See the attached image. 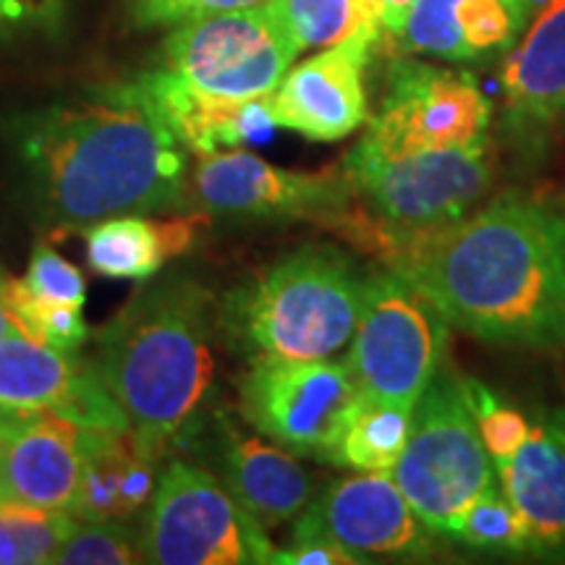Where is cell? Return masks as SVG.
<instances>
[{
    "label": "cell",
    "mask_w": 565,
    "mask_h": 565,
    "mask_svg": "<svg viewBox=\"0 0 565 565\" xmlns=\"http://www.w3.org/2000/svg\"><path fill=\"white\" fill-rule=\"evenodd\" d=\"M13 141L30 202L55 236L183 204L186 147L141 79L21 116Z\"/></svg>",
    "instance_id": "6da1fadb"
},
{
    "label": "cell",
    "mask_w": 565,
    "mask_h": 565,
    "mask_svg": "<svg viewBox=\"0 0 565 565\" xmlns=\"http://www.w3.org/2000/svg\"><path fill=\"white\" fill-rule=\"evenodd\" d=\"M448 324L487 343H565V215L555 204L505 194L387 254Z\"/></svg>",
    "instance_id": "7a4b0ae2"
},
{
    "label": "cell",
    "mask_w": 565,
    "mask_h": 565,
    "mask_svg": "<svg viewBox=\"0 0 565 565\" xmlns=\"http://www.w3.org/2000/svg\"><path fill=\"white\" fill-rule=\"evenodd\" d=\"M299 53L275 3L212 13L173 26L160 66L141 82L181 145L202 158L270 129L265 100Z\"/></svg>",
    "instance_id": "3957f363"
},
{
    "label": "cell",
    "mask_w": 565,
    "mask_h": 565,
    "mask_svg": "<svg viewBox=\"0 0 565 565\" xmlns=\"http://www.w3.org/2000/svg\"><path fill=\"white\" fill-rule=\"evenodd\" d=\"M95 343L97 370L134 437L162 461L186 440L215 383L207 288L181 273L147 278Z\"/></svg>",
    "instance_id": "277c9868"
},
{
    "label": "cell",
    "mask_w": 565,
    "mask_h": 565,
    "mask_svg": "<svg viewBox=\"0 0 565 565\" xmlns=\"http://www.w3.org/2000/svg\"><path fill=\"white\" fill-rule=\"evenodd\" d=\"M362 294L341 252L303 246L238 286L221 320L252 359H333L351 343Z\"/></svg>",
    "instance_id": "5b68a950"
},
{
    "label": "cell",
    "mask_w": 565,
    "mask_h": 565,
    "mask_svg": "<svg viewBox=\"0 0 565 565\" xmlns=\"http://www.w3.org/2000/svg\"><path fill=\"white\" fill-rule=\"evenodd\" d=\"M341 168L353 194L364 196L385 223L391 252L408 236L456 223L492 183L487 141L401 154L380 152L359 141Z\"/></svg>",
    "instance_id": "8992f818"
},
{
    "label": "cell",
    "mask_w": 565,
    "mask_h": 565,
    "mask_svg": "<svg viewBox=\"0 0 565 565\" xmlns=\"http://www.w3.org/2000/svg\"><path fill=\"white\" fill-rule=\"evenodd\" d=\"M141 557L154 565L270 563L267 529L202 466L171 458L139 526Z\"/></svg>",
    "instance_id": "52a82bcc"
},
{
    "label": "cell",
    "mask_w": 565,
    "mask_h": 565,
    "mask_svg": "<svg viewBox=\"0 0 565 565\" xmlns=\"http://www.w3.org/2000/svg\"><path fill=\"white\" fill-rule=\"evenodd\" d=\"M448 320L395 270L364 280L362 312L345 364L366 398L414 412L437 377Z\"/></svg>",
    "instance_id": "ba28073f"
},
{
    "label": "cell",
    "mask_w": 565,
    "mask_h": 565,
    "mask_svg": "<svg viewBox=\"0 0 565 565\" xmlns=\"http://www.w3.org/2000/svg\"><path fill=\"white\" fill-rule=\"evenodd\" d=\"M391 477L424 524L448 536L471 500L492 484V461L461 380L435 377L424 391Z\"/></svg>",
    "instance_id": "9c48e42d"
},
{
    "label": "cell",
    "mask_w": 565,
    "mask_h": 565,
    "mask_svg": "<svg viewBox=\"0 0 565 565\" xmlns=\"http://www.w3.org/2000/svg\"><path fill=\"white\" fill-rule=\"evenodd\" d=\"M364 393L335 359H252L238 383L242 416L263 437L317 461L335 463Z\"/></svg>",
    "instance_id": "30bf717a"
},
{
    "label": "cell",
    "mask_w": 565,
    "mask_h": 565,
    "mask_svg": "<svg viewBox=\"0 0 565 565\" xmlns=\"http://www.w3.org/2000/svg\"><path fill=\"white\" fill-rule=\"evenodd\" d=\"M341 171H288L252 152H210L186 181L183 204L231 221H338L351 210Z\"/></svg>",
    "instance_id": "8fae6325"
},
{
    "label": "cell",
    "mask_w": 565,
    "mask_h": 565,
    "mask_svg": "<svg viewBox=\"0 0 565 565\" xmlns=\"http://www.w3.org/2000/svg\"><path fill=\"white\" fill-rule=\"evenodd\" d=\"M492 103L466 71L401 61L391 68L385 100L364 145L380 152H419L487 141Z\"/></svg>",
    "instance_id": "7c38bea8"
},
{
    "label": "cell",
    "mask_w": 565,
    "mask_h": 565,
    "mask_svg": "<svg viewBox=\"0 0 565 565\" xmlns=\"http://www.w3.org/2000/svg\"><path fill=\"white\" fill-rule=\"evenodd\" d=\"M0 408L53 412L76 427L100 433L131 429L95 359L21 333L0 338Z\"/></svg>",
    "instance_id": "4fadbf2b"
},
{
    "label": "cell",
    "mask_w": 565,
    "mask_h": 565,
    "mask_svg": "<svg viewBox=\"0 0 565 565\" xmlns=\"http://www.w3.org/2000/svg\"><path fill=\"white\" fill-rule=\"evenodd\" d=\"M303 536L335 542L359 557H427L433 553V529L416 515L387 471L338 479L317 494L294 521V540Z\"/></svg>",
    "instance_id": "5bb4252c"
},
{
    "label": "cell",
    "mask_w": 565,
    "mask_h": 565,
    "mask_svg": "<svg viewBox=\"0 0 565 565\" xmlns=\"http://www.w3.org/2000/svg\"><path fill=\"white\" fill-rule=\"evenodd\" d=\"M374 42L351 38L288 68L265 100L270 124L312 141H338L356 131L370 116L364 74Z\"/></svg>",
    "instance_id": "9a60e30c"
},
{
    "label": "cell",
    "mask_w": 565,
    "mask_h": 565,
    "mask_svg": "<svg viewBox=\"0 0 565 565\" xmlns=\"http://www.w3.org/2000/svg\"><path fill=\"white\" fill-rule=\"evenodd\" d=\"M0 500L71 513L84 469V429L53 412L0 408Z\"/></svg>",
    "instance_id": "2e32d148"
},
{
    "label": "cell",
    "mask_w": 565,
    "mask_h": 565,
    "mask_svg": "<svg viewBox=\"0 0 565 565\" xmlns=\"http://www.w3.org/2000/svg\"><path fill=\"white\" fill-rule=\"evenodd\" d=\"M524 519L532 553L565 547V408L540 414L513 458L494 466Z\"/></svg>",
    "instance_id": "e0dca14e"
},
{
    "label": "cell",
    "mask_w": 565,
    "mask_h": 565,
    "mask_svg": "<svg viewBox=\"0 0 565 565\" xmlns=\"http://www.w3.org/2000/svg\"><path fill=\"white\" fill-rule=\"evenodd\" d=\"M223 484L267 532L296 521L315 500V479L294 454L257 435L221 427Z\"/></svg>",
    "instance_id": "ac0fdd59"
},
{
    "label": "cell",
    "mask_w": 565,
    "mask_h": 565,
    "mask_svg": "<svg viewBox=\"0 0 565 565\" xmlns=\"http://www.w3.org/2000/svg\"><path fill=\"white\" fill-rule=\"evenodd\" d=\"M532 0H416L401 34L406 51L443 61H477L508 51Z\"/></svg>",
    "instance_id": "d6986e66"
},
{
    "label": "cell",
    "mask_w": 565,
    "mask_h": 565,
    "mask_svg": "<svg viewBox=\"0 0 565 565\" xmlns=\"http://www.w3.org/2000/svg\"><path fill=\"white\" fill-rule=\"evenodd\" d=\"M158 463L131 429H84V469L71 515L76 521H131L150 503Z\"/></svg>",
    "instance_id": "ffe728a7"
},
{
    "label": "cell",
    "mask_w": 565,
    "mask_h": 565,
    "mask_svg": "<svg viewBox=\"0 0 565 565\" xmlns=\"http://www.w3.org/2000/svg\"><path fill=\"white\" fill-rule=\"evenodd\" d=\"M508 113L521 126H550L565 113V0H545L500 74Z\"/></svg>",
    "instance_id": "44dd1931"
},
{
    "label": "cell",
    "mask_w": 565,
    "mask_h": 565,
    "mask_svg": "<svg viewBox=\"0 0 565 565\" xmlns=\"http://www.w3.org/2000/svg\"><path fill=\"white\" fill-rule=\"evenodd\" d=\"M204 212L192 217L152 221L145 215H116L84 228L87 263L103 278L147 280L166 263L192 249Z\"/></svg>",
    "instance_id": "7402d4cb"
},
{
    "label": "cell",
    "mask_w": 565,
    "mask_h": 565,
    "mask_svg": "<svg viewBox=\"0 0 565 565\" xmlns=\"http://www.w3.org/2000/svg\"><path fill=\"white\" fill-rule=\"evenodd\" d=\"M282 21L307 47H330L351 38L380 40V0H273Z\"/></svg>",
    "instance_id": "603a6c76"
},
{
    "label": "cell",
    "mask_w": 565,
    "mask_h": 565,
    "mask_svg": "<svg viewBox=\"0 0 565 565\" xmlns=\"http://www.w3.org/2000/svg\"><path fill=\"white\" fill-rule=\"evenodd\" d=\"M414 412L366 398L356 408L345 429L335 466H349L356 471H387L398 463L408 435H412Z\"/></svg>",
    "instance_id": "cb8c5ba5"
},
{
    "label": "cell",
    "mask_w": 565,
    "mask_h": 565,
    "mask_svg": "<svg viewBox=\"0 0 565 565\" xmlns=\"http://www.w3.org/2000/svg\"><path fill=\"white\" fill-rule=\"evenodd\" d=\"M450 536L487 553H532L524 519L505 492L494 490V484L471 500Z\"/></svg>",
    "instance_id": "d4e9b609"
},
{
    "label": "cell",
    "mask_w": 565,
    "mask_h": 565,
    "mask_svg": "<svg viewBox=\"0 0 565 565\" xmlns=\"http://www.w3.org/2000/svg\"><path fill=\"white\" fill-rule=\"evenodd\" d=\"M55 565H131L141 557L139 529L129 521H76L63 540Z\"/></svg>",
    "instance_id": "484cf974"
},
{
    "label": "cell",
    "mask_w": 565,
    "mask_h": 565,
    "mask_svg": "<svg viewBox=\"0 0 565 565\" xmlns=\"http://www.w3.org/2000/svg\"><path fill=\"white\" fill-rule=\"evenodd\" d=\"M6 299L21 320L24 333L34 341L55 345L61 351H79V345L87 341L84 307L34 299L17 278H6Z\"/></svg>",
    "instance_id": "4316f807"
},
{
    "label": "cell",
    "mask_w": 565,
    "mask_h": 565,
    "mask_svg": "<svg viewBox=\"0 0 565 565\" xmlns=\"http://www.w3.org/2000/svg\"><path fill=\"white\" fill-rule=\"evenodd\" d=\"M466 398H469L471 414L477 419L479 437H482V445L490 456L492 466L505 463L508 458L515 456V450L524 445L529 437V429L532 424L519 408L505 406L498 395H492L484 385L479 383H463Z\"/></svg>",
    "instance_id": "83f0119b"
},
{
    "label": "cell",
    "mask_w": 565,
    "mask_h": 565,
    "mask_svg": "<svg viewBox=\"0 0 565 565\" xmlns=\"http://www.w3.org/2000/svg\"><path fill=\"white\" fill-rule=\"evenodd\" d=\"M21 286L34 299L53 303L84 307V299H87V282H84L79 267H74L66 257H61L47 242L34 244Z\"/></svg>",
    "instance_id": "f1b7e54d"
},
{
    "label": "cell",
    "mask_w": 565,
    "mask_h": 565,
    "mask_svg": "<svg viewBox=\"0 0 565 565\" xmlns=\"http://www.w3.org/2000/svg\"><path fill=\"white\" fill-rule=\"evenodd\" d=\"M131 24L139 30H160V26H179L183 21L212 13L259 9L273 0H124Z\"/></svg>",
    "instance_id": "f546056e"
},
{
    "label": "cell",
    "mask_w": 565,
    "mask_h": 565,
    "mask_svg": "<svg viewBox=\"0 0 565 565\" xmlns=\"http://www.w3.org/2000/svg\"><path fill=\"white\" fill-rule=\"evenodd\" d=\"M270 563L278 565H353L366 563L351 550H345L335 542L315 540V536H303V540H294V545L275 547Z\"/></svg>",
    "instance_id": "4dcf8cb0"
},
{
    "label": "cell",
    "mask_w": 565,
    "mask_h": 565,
    "mask_svg": "<svg viewBox=\"0 0 565 565\" xmlns=\"http://www.w3.org/2000/svg\"><path fill=\"white\" fill-rule=\"evenodd\" d=\"M61 0H0V24H40L58 13Z\"/></svg>",
    "instance_id": "1f68e13d"
},
{
    "label": "cell",
    "mask_w": 565,
    "mask_h": 565,
    "mask_svg": "<svg viewBox=\"0 0 565 565\" xmlns=\"http://www.w3.org/2000/svg\"><path fill=\"white\" fill-rule=\"evenodd\" d=\"M414 3L416 0H380V26H383V32L401 38Z\"/></svg>",
    "instance_id": "d6a6232c"
},
{
    "label": "cell",
    "mask_w": 565,
    "mask_h": 565,
    "mask_svg": "<svg viewBox=\"0 0 565 565\" xmlns=\"http://www.w3.org/2000/svg\"><path fill=\"white\" fill-rule=\"evenodd\" d=\"M6 278H9V275L0 270V338L17 335V333L26 335L24 328H21V320L17 317V312H13L9 299H6Z\"/></svg>",
    "instance_id": "836d02e7"
},
{
    "label": "cell",
    "mask_w": 565,
    "mask_h": 565,
    "mask_svg": "<svg viewBox=\"0 0 565 565\" xmlns=\"http://www.w3.org/2000/svg\"><path fill=\"white\" fill-rule=\"evenodd\" d=\"M0 448H3V437H0Z\"/></svg>",
    "instance_id": "e575fe53"
}]
</instances>
